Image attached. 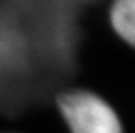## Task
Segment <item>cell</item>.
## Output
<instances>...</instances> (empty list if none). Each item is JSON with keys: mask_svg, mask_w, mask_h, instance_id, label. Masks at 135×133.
<instances>
[{"mask_svg": "<svg viewBox=\"0 0 135 133\" xmlns=\"http://www.w3.org/2000/svg\"><path fill=\"white\" fill-rule=\"evenodd\" d=\"M57 109L70 133H122L112 106L89 90L63 92L57 97Z\"/></svg>", "mask_w": 135, "mask_h": 133, "instance_id": "obj_1", "label": "cell"}, {"mask_svg": "<svg viewBox=\"0 0 135 133\" xmlns=\"http://www.w3.org/2000/svg\"><path fill=\"white\" fill-rule=\"evenodd\" d=\"M109 22L115 33L135 49V0H114Z\"/></svg>", "mask_w": 135, "mask_h": 133, "instance_id": "obj_2", "label": "cell"}]
</instances>
